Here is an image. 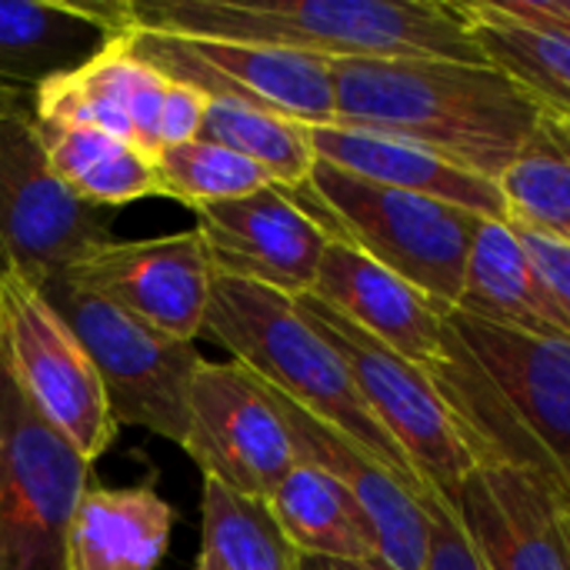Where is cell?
I'll list each match as a JSON object with an SVG mask.
<instances>
[{
	"instance_id": "obj_1",
	"label": "cell",
	"mask_w": 570,
	"mask_h": 570,
	"mask_svg": "<svg viewBox=\"0 0 570 570\" xmlns=\"http://www.w3.org/2000/svg\"><path fill=\"white\" fill-rule=\"evenodd\" d=\"M331 73L334 124L404 137L488 180H501L544 114L491 63L331 60Z\"/></svg>"
},
{
	"instance_id": "obj_2",
	"label": "cell",
	"mask_w": 570,
	"mask_h": 570,
	"mask_svg": "<svg viewBox=\"0 0 570 570\" xmlns=\"http://www.w3.org/2000/svg\"><path fill=\"white\" fill-rule=\"evenodd\" d=\"M134 30L237 40L324 60L488 63L458 3L438 0H120Z\"/></svg>"
},
{
	"instance_id": "obj_3",
	"label": "cell",
	"mask_w": 570,
	"mask_h": 570,
	"mask_svg": "<svg viewBox=\"0 0 570 570\" xmlns=\"http://www.w3.org/2000/svg\"><path fill=\"white\" fill-rule=\"evenodd\" d=\"M204 334L227 347L257 381L317 421L337 428L417 494H428L401 448L364 404L344 357L304 321L294 297L264 284L214 274Z\"/></svg>"
},
{
	"instance_id": "obj_4",
	"label": "cell",
	"mask_w": 570,
	"mask_h": 570,
	"mask_svg": "<svg viewBox=\"0 0 570 570\" xmlns=\"http://www.w3.org/2000/svg\"><path fill=\"white\" fill-rule=\"evenodd\" d=\"M331 237L347 240L444 311L461 304L474 237L488 217L351 177L324 160L287 190Z\"/></svg>"
},
{
	"instance_id": "obj_5",
	"label": "cell",
	"mask_w": 570,
	"mask_h": 570,
	"mask_svg": "<svg viewBox=\"0 0 570 570\" xmlns=\"http://www.w3.org/2000/svg\"><path fill=\"white\" fill-rule=\"evenodd\" d=\"M87 351L117 428H140L184 448L187 394L204 357L67 277L40 287Z\"/></svg>"
},
{
	"instance_id": "obj_6",
	"label": "cell",
	"mask_w": 570,
	"mask_h": 570,
	"mask_svg": "<svg viewBox=\"0 0 570 570\" xmlns=\"http://www.w3.org/2000/svg\"><path fill=\"white\" fill-rule=\"evenodd\" d=\"M90 464L0 364V570H63V538Z\"/></svg>"
},
{
	"instance_id": "obj_7",
	"label": "cell",
	"mask_w": 570,
	"mask_h": 570,
	"mask_svg": "<svg viewBox=\"0 0 570 570\" xmlns=\"http://www.w3.org/2000/svg\"><path fill=\"white\" fill-rule=\"evenodd\" d=\"M0 364L30 407L94 464L117 441L100 377L40 287L0 274Z\"/></svg>"
},
{
	"instance_id": "obj_8",
	"label": "cell",
	"mask_w": 570,
	"mask_h": 570,
	"mask_svg": "<svg viewBox=\"0 0 570 570\" xmlns=\"http://www.w3.org/2000/svg\"><path fill=\"white\" fill-rule=\"evenodd\" d=\"M114 210L80 200L50 167L33 114L0 120V274L47 287L114 244Z\"/></svg>"
},
{
	"instance_id": "obj_9",
	"label": "cell",
	"mask_w": 570,
	"mask_h": 570,
	"mask_svg": "<svg viewBox=\"0 0 570 570\" xmlns=\"http://www.w3.org/2000/svg\"><path fill=\"white\" fill-rule=\"evenodd\" d=\"M294 304L304 321L344 357L364 404L401 448L421 484L451 501L461 481L478 468V461L458 434L434 381L421 367L364 334L357 324L321 304L314 294H301L294 297Z\"/></svg>"
},
{
	"instance_id": "obj_10",
	"label": "cell",
	"mask_w": 570,
	"mask_h": 570,
	"mask_svg": "<svg viewBox=\"0 0 570 570\" xmlns=\"http://www.w3.org/2000/svg\"><path fill=\"white\" fill-rule=\"evenodd\" d=\"M124 43L164 77L207 97L244 100L284 114L304 127L334 124V73L331 60L324 57L264 43L174 37L134 27L124 30Z\"/></svg>"
},
{
	"instance_id": "obj_11",
	"label": "cell",
	"mask_w": 570,
	"mask_h": 570,
	"mask_svg": "<svg viewBox=\"0 0 570 570\" xmlns=\"http://www.w3.org/2000/svg\"><path fill=\"white\" fill-rule=\"evenodd\" d=\"M184 451L204 478L267 501L297 464L294 441L264 384L237 361H204L187 394Z\"/></svg>"
},
{
	"instance_id": "obj_12",
	"label": "cell",
	"mask_w": 570,
	"mask_h": 570,
	"mask_svg": "<svg viewBox=\"0 0 570 570\" xmlns=\"http://www.w3.org/2000/svg\"><path fill=\"white\" fill-rule=\"evenodd\" d=\"M448 321L528 438L541 474L570 504V341L494 327L461 311H448Z\"/></svg>"
},
{
	"instance_id": "obj_13",
	"label": "cell",
	"mask_w": 570,
	"mask_h": 570,
	"mask_svg": "<svg viewBox=\"0 0 570 570\" xmlns=\"http://www.w3.org/2000/svg\"><path fill=\"white\" fill-rule=\"evenodd\" d=\"M63 277L177 341L204 334L214 267L197 230L114 240Z\"/></svg>"
},
{
	"instance_id": "obj_14",
	"label": "cell",
	"mask_w": 570,
	"mask_h": 570,
	"mask_svg": "<svg viewBox=\"0 0 570 570\" xmlns=\"http://www.w3.org/2000/svg\"><path fill=\"white\" fill-rule=\"evenodd\" d=\"M214 274L274 287L287 297L314 291L331 234L277 184L247 197L194 207Z\"/></svg>"
},
{
	"instance_id": "obj_15",
	"label": "cell",
	"mask_w": 570,
	"mask_h": 570,
	"mask_svg": "<svg viewBox=\"0 0 570 570\" xmlns=\"http://www.w3.org/2000/svg\"><path fill=\"white\" fill-rule=\"evenodd\" d=\"M448 504L484 570H570L568 501L544 474L478 464Z\"/></svg>"
},
{
	"instance_id": "obj_16",
	"label": "cell",
	"mask_w": 570,
	"mask_h": 570,
	"mask_svg": "<svg viewBox=\"0 0 570 570\" xmlns=\"http://www.w3.org/2000/svg\"><path fill=\"white\" fill-rule=\"evenodd\" d=\"M311 294L357 324L364 334L421 367L428 377L444 364L451 351L454 331L448 324V311L387 267L374 264L347 240L331 237Z\"/></svg>"
},
{
	"instance_id": "obj_17",
	"label": "cell",
	"mask_w": 570,
	"mask_h": 570,
	"mask_svg": "<svg viewBox=\"0 0 570 570\" xmlns=\"http://www.w3.org/2000/svg\"><path fill=\"white\" fill-rule=\"evenodd\" d=\"M264 391L291 434L297 458L324 468L361 504V511L374 528L384 564L391 570L428 568V511H424L428 494H417L411 484H404L391 468H384L374 454H367L337 428L317 421L314 414H307L274 387L264 384Z\"/></svg>"
},
{
	"instance_id": "obj_18",
	"label": "cell",
	"mask_w": 570,
	"mask_h": 570,
	"mask_svg": "<svg viewBox=\"0 0 570 570\" xmlns=\"http://www.w3.org/2000/svg\"><path fill=\"white\" fill-rule=\"evenodd\" d=\"M167 83L170 80L140 60L120 37L80 70L40 83L33 90V117L40 124L107 130L157 157V117Z\"/></svg>"
},
{
	"instance_id": "obj_19",
	"label": "cell",
	"mask_w": 570,
	"mask_h": 570,
	"mask_svg": "<svg viewBox=\"0 0 570 570\" xmlns=\"http://www.w3.org/2000/svg\"><path fill=\"white\" fill-rule=\"evenodd\" d=\"M311 144H314L317 160L351 177H361L367 184L404 190V194H421V197H431V200H441V204H451L481 217L508 220V204H504L498 180L478 177L404 137L327 124V127H311Z\"/></svg>"
},
{
	"instance_id": "obj_20",
	"label": "cell",
	"mask_w": 570,
	"mask_h": 570,
	"mask_svg": "<svg viewBox=\"0 0 570 570\" xmlns=\"http://www.w3.org/2000/svg\"><path fill=\"white\" fill-rule=\"evenodd\" d=\"M124 30L120 0H0V77L37 90L90 63Z\"/></svg>"
},
{
	"instance_id": "obj_21",
	"label": "cell",
	"mask_w": 570,
	"mask_h": 570,
	"mask_svg": "<svg viewBox=\"0 0 570 570\" xmlns=\"http://www.w3.org/2000/svg\"><path fill=\"white\" fill-rule=\"evenodd\" d=\"M177 511L154 484H90L63 538V570H157L174 538Z\"/></svg>"
},
{
	"instance_id": "obj_22",
	"label": "cell",
	"mask_w": 570,
	"mask_h": 570,
	"mask_svg": "<svg viewBox=\"0 0 570 570\" xmlns=\"http://www.w3.org/2000/svg\"><path fill=\"white\" fill-rule=\"evenodd\" d=\"M454 311L494 327L570 341L568 327L511 220L488 217L481 224L468 257L461 304Z\"/></svg>"
},
{
	"instance_id": "obj_23",
	"label": "cell",
	"mask_w": 570,
	"mask_h": 570,
	"mask_svg": "<svg viewBox=\"0 0 570 570\" xmlns=\"http://www.w3.org/2000/svg\"><path fill=\"white\" fill-rule=\"evenodd\" d=\"M458 10L484 60L570 124V27L531 13L524 0H461Z\"/></svg>"
},
{
	"instance_id": "obj_24",
	"label": "cell",
	"mask_w": 570,
	"mask_h": 570,
	"mask_svg": "<svg viewBox=\"0 0 570 570\" xmlns=\"http://www.w3.org/2000/svg\"><path fill=\"white\" fill-rule=\"evenodd\" d=\"M264 504L301 558L384 564L367 514L324 468L297 458Z\"/></svg>"
},
{
	"instance_id": "obj_25",
	"label": "cell",
	"mask_w": 570,
	"mask_h": 570,
	"mask_svg": "<svg viewBox=\"0 0 570 570\" xmlns=\"http://www.w3.org/2000/svg\"><path fill=\"white\" fill-rule=\"evenodd\" d=\"M37 134L53 174L80 200L114 210L144 197H160L157 164L134 140L94 127H63L40 120Z\"/></svg>"
},
{
	"instance_id": "obj_26",
	"label": "cell",
	"mask_w": 570,
	"mask_h": 570,
	"mask_svg": "<svg viewBox=\"0 0 570 570\" xmlns=\"http://www.w3.org/2000/svg\"><path fill=\"white\" fill-rule=\"evenodd\" d=\"M200 570H301V554L281 534L264 501L227 491L204 478Z\"/></svg>"
},
{
	"instance_id": "obj_27",
	"label": "cell",
	"mask_w": 570,
	"mask_h": 570,
	"mask_svg": "<svg viewBox=\"0 0 570 570\" xmlns=\"http://www.w3.org/2000/svg\"><path fill=\"white\" fill-rule=\"evenodd\" d=\"M508 220L570 244V124L541 114L531 140L498 180Z\"/></svg>"
},
{
	"instance_id": "obj_28",
	"label": "cell",
	"mask_w": 570,
	"mask_h": 570,
	"mask_svg": "<svg viewBox=\"0 0 570 570\" xmlns=\"http://www.w3.org/2000/svg\"><path fill=\"white\" fill-rule=\"evenodd\" d=\"M200 137L247 157L284 190L304 187L317 164L311 127L230 97H207Z\"/></svg>"
},
{
	"instance_id": "obj_29",
	"label": "cell",
	"mask_w": 570,
	"mask_h": 570,
	"mask_svg": "<svg viewBox=\"0 0 570 570\" xmlns=\"http://www.w3.org/2000/svg\"><path fill=\"white\" fill-rule=\"evenodd\" d=\"M154 164H157L160 197L187 204L190 210L200 204L247 197V194L274 184L257 164H250L247 157L234 154L230 147L204 140V137H194L187 144L160 150L154 157Z\"/></svg>"
},
{
	"instance_id": "obj_30",
	"label": "cell",
	"mask_w": 570,
	"mask_h": 570,
	"mask_svg": "<svg viewBox=\"0 0 570 570\" xmlns=\"http://www.w3.org/2000/svg\"><path fill=\"white\" fill-rule=\"evenodd\" d=\"M424 511H428V568L424 570H484L451 504L441 494L428 491Z\"/></svg>"
},
{
	"instance_id": "obj_31",
	"label": "cell",
	"mask_w": 570,
	"mask_h": 570,
	"mask_svg": "<svg viewBox=\"0 0 570 570\" xmlns=\"http://www.w3.org/2000/svg\"><path fill=\"white\" fill-rule=\"evenodd\" d=\"M514 230L524 240V247H528V254H531V261H534V267H538V274H541V281H544V287H548V294H551V301H554V307H558L570 334V244L558 240V237H548L541 230L518 227V224H514Z\"/></svg>"
},
{
	"instance_id": "obj_32",
	"label": "cell",
	"mask_w": 570,
	"mask_h": 570,
	"mask_svg": "<svg viewBox=\"0 0 570 570\" xmlns=\"http://www.w3.org/2000/svg\"><path fill=\"white\" fill-rule=\"evenodd\" d=\"M167 80H170V77H167ZM204 110H207V94H200V90H194V87H187V83L170 80V83H167V94H164V104H160V117H157V140H160V150L200 137Z\"/></svg>"
},
{
	"instance_id": "obj_33",
	"label": "cell",
	"mask_w": 570,
	"mask_h": 570,
	"mask_svg": "<svg viewBox=\"0 0 570 570\" xmlns=\"http://www.w3.org/2000/svg\"><path fill=\"white\" fill-rule=\"evenodd\" d=\"M17 114H33V90L0 77V120Z\"/></svg>"
},
{
	"instance_id": "obj_34",
	"label": "cell",
	"mask_w": 570,
	"mask_h": 570,
	"mask_svg": "<svg viewBox=\"0 0 570 570\" xmlns=\"http://www.w3.org/2000/svg\"><path fill=\"white\" fill-rule=\"evenodd\" d=\"M531 13L544 17V20H554V23H564L570 27V0H524Z\"/></svg>"
},
{
	"instance_id": "obj_35",
	"label": "cell",
	"mask_w": 570,
	"mask_h": 570,
	"mask_svg": "<svg viewBox=\"0 0 570 570\" xmlns=\"http://www.w3.org/2000/svg\"><path fill=\"white\" fill-rule=\"evenodd\" d=\"M301 570H391L387 564H361V561H334V558H301Z\"/></svg>"
},
{
	"instance_id": "obj_36",
	"label": "cell",
	"mask_w": 570,
	"mask_h": 570,
	"mask_svg": "<svg viewBox=\"0 0 570 570\" xmlns=\"http://www.w3.org/2000/svg\"><path fill=\"white\" fill-rule=\"evenodd\" d=\"M564 521H568V541H570V504L564 508Z\"/></svg>"
},
{
	"instance_id": "obj_37",
	"label": "cell",
	"mask_w": 570,
	"mask_h": 570,
	"mask_svg": "<svg viewBox=\"0 0 570 570\" xmlns=\"http://www.w3.org/2000/svg\"><path fill=\"white\" fill-rule=\"evenodd\" d=\"M194 570H200V568H197V564H194Z\"/></svg>"
}]
</instances>
